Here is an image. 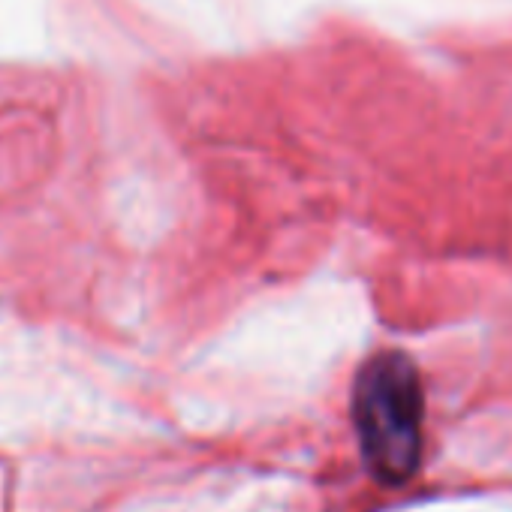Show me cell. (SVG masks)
Returning a JSON list of instances; mask_svg holds the SVG:
<instances>
[{"mask_svg":"<svg viewBox=\"0 0 512 512\" xmlns=\"http://www.w3.org/2000/svg\"><path fill=\"white\" fill-rule=\"evenodd\" d=\"M422 383L404 353L374 356L353 386V422L362 458L383 485L407 482L422 455Z\"/></svg>","mask_w":512,"mask_h":512,"instance_id":"1","label":"cell"}]
</instances>
